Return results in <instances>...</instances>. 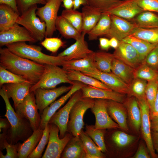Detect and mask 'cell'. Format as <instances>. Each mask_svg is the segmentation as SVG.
<instances>
[{
  "mask_svg": "<svg viewBox=\"0 0 158 158\" xmlns=\"http://www.w3.org/2000/svg\"><path fill=\"white\" fill-rule=\"evenodd\" d=\"M111 24V14L107 12L102 13L95 26L87 34L89 41L96 40L98 37L108 33Z\"/></svg>",
  "mask_w": 158,
  "mask_h": 158,
  "instance_id": "obj_32",
  "label": "cell"
},
{
  "mask_svg": "<svg viewBox=\"0 0 158 158\" xmlns=\"http://www.w3.org/2000/svg\"><path fill=\"white\" fill-rule=\"evenodd\" d=\"M6 47L14 54L42 64L62 66L65 61V57L53 56L45 54L42 51L38 46L20 42L8 44Z\"/></svg>",
  "mask_w": 158,
  "mask_h": 158,
  "instance_id": "obj_3",
  "label": "cell"
},
{
  "mask_svg": "<svg viewBox=\"0 0 158 158\" xmlns=\"http://www.w3.org/2000/svg\"><path fill=\"white\" fill-rule=\"evenodd\" d=\"M69 79L72 81H78L87 85L107 90H112L97 79L74 70H66Z\"/></svg>",
  "mask_w": 158,
  "mask_h": 158,
  "instance_id": "obj_31",
  "label": "cell"
},
{
  "mask_svg": "<svg viewBox=\"0 0 158 158\" xmlns=\"http://www.w3.org/2000/svg\"><path fill=\"white\" fill-rule=\"evenodd\" d=\"M71 89L64 95L46 107L40 115L41 121L39 128L43 130L56 111L77 91L87 85L78 81H74Z\"/></svg>",
  "mask_w": 158,
  "mask_h": 158,
  "instance_id": "obj_15",
  "label": "cell"
},
{
  "mask_svg": "<svg viewBox=\"0 0 158 158\" xmlns=\"http://www.w3.org/2000/svg\"><path fill=\"white\" fill-rule=\"evenodd\" d=\"M20 15L11 7L5 4L0 5V32L8 30L16 23Z\"/></svg>",
  "mask_w": 158,
  "mask_h": 158,
  "instance_id": "obj_29",
  "label": "cell"
},
{
  "mask_svg": "<svg viewBox=\"0 0 158 158\" xmlns=\"http://www.w3.org/2000/svg\"><path fill=\"white\" fill-rule=\"evenodd\" d=\"M126 105L131 123L135 129L138 131L141 125V113L138 101L134 98H130Z\"/></svg>",
  "mask_w": 158,
  "mask_h": 158,
  "instance_id": "obj_37",
  "label": "cell"
},
{
  "mask_svg": "<svg viewBox=\"0 0 158 158\" xmlns=\"http://www.w3.org/2000/svg\"><path fill=\"white\" fill-rule=\"evenodd\" d=\"M94 52L84 58L70 61H65L62 66L65 70H74L83 73L93 71L97 69L94 61Z\"/></svg>",
  "mask_w": 158,
  "mask_h": 158,
  "instance_id": "obj_23",
  "label": "cell"
},
{
  "mask_svg": "<svg viewBox=\"0 0 158 158\" xmlns=\"http://www.w3.org/2000/svg\"><path fill=\"white\" fill-rule=\"evenodd\" d=\"M61 0H49L44 5L38 8L36 13L46 25V37H51L56 30V22Z\"/></svg>",
  "mask_w": 158,
  "mask_h": 158,
  "instance_id": "obj_9",
  "label": "cell"
},
{
  "mask_svg": "<svg viewBox=\"0 0 158 158\" xmlns=\"http://www.w3.org/2000/svg\"><path fill=\"white\" fill-rule=\"evenodd\" d=\"M152 139L154 148L158 153V133L154 132Z\"/></svg>",
  "mask_w": 158,
  "mask_h": 158,
  "instance_id": "obj_60",
  "label": "cell"
},
{
  "mask_svg": "<svg viewBox=\"0 0 158 158\" xmlns=\"http://www.w3.org/2000/svg\"><path fill=\"white\" fill-rule=\"evenodd\" d=\"M82 98L81 89L76 92L70 98L67 103L56 112L50 118L48 123L58 126L59 130V137H64L68 131L67 126L71 110L75 103Z\"/></svg>",
  "mask_w": 158,
  "mask_h": 158,
  "instance_id": "obj_10",
  "label": "cell"
},
{
  "mask_svg": "<svg viewBox=\"0 0 158 158\" xmlns=\"http://www.w3.org/2000/svg\"><path fill=\"white\" fill-rule=\"evenodd\" d=\"M107 102V100L95 99L94 105L91 108L95 118V128L103 130L119 128L118 125L112 120L108 113Z\"/></svg>",
  "mask_w": 158,
  "mask_h": 158,
  "instance_id": "obj_12",
  "label": "cell"
},
{
  "mask_svg": "<svg viewBox=\"0 0 158 158\" xmlns=\"http://www.w3.org/2000/svg\"><path fill=\"white\" fill-rule=\"evenodd\" d=\"M74 83L69 79L66 70L63 68L56 65L45 64L40 79L36 84L32 85L30 92H34L38 88L53 89L61 83H68L72 85Z\"/></svg>",
  "mask_w": 158,
  "mask_h": 158,
  "instance_id": "obj_4",
  "label": "cell"
},
{
  "mask_svg": "<svg viewBox=\"0 0 158 158\" xmlns=\"http://www.w3.org/2000/svg\"><path fill=\"white\" fill-rule=\"evenodd\" d=\"M61 15L80 33H82L83 23L82 12L73 8L65 9L62 11Z\"/></svg>",
  "mask_w": 158,
  "mask_h": 158,
  "instance_id": "obj_39",
  "label": "cell"
},
{
  "mask_svg": "<svg viewBox=\"0 0 158 158\" xmlns=\"http://www.w3.org/2000/svg\"><path fill=\"white\" fill-rule=\"evenodd\" d=\"M158 90V83L156 79L148 81L145 91V97L151 113Z\"/></svg>",
  "mask_w": 158,
  "mask_h": 158,
  "instance_id": "obj_46",
  "label": "cell"
},
{
  "mask_svg": "<svg viewBox=\"0 0 158 158\" xmlns=\"http://www.w3.org/2000/svg\"><path fill=\"white\" fill-rule=\"evenodd\" d=\"M95 99L82 98L73 106L69 116L68 124V131L74 137H79L84 126V115L87 111L93 106Z\"/></svg>",
  "mask_w": 158,
  "mask_h": 158,
  "instance_id": "obj_6",
  "label": "cell"
},
{
  "mask_svg": "<svg viewBox=\"0 0 158 158\" xmlns=\"http://www.w3.org/2000/svg\"><path fill=\"white\" fill-rule=\"evenodd\" d=\"M22 82H28L21 76L9 71L0 66L1 86L6 84Z\"/></svg>",
  "mask_w": 158,
  "mask_h": 158,
  "instance_id": "obj_43",
  "label": "cell"
},
{
  "mask_svg": "<svg viewBox=\"0 0 158 158\" xmlns=\"http://www.w3.org/2000/svg\"><path fill=\"white\" fill-rule=\"evenodd\" d=\"M15 108L19 116L29 121L33 131L39 128L41 117L38 111L34 92H30L23 101Z\"/></svg>",
  "mask_w": 158,
  "mask_h": 158,
  "instance_id": "obj_7",
  "label": "cell"
},
{
  "mask_svg": "<svg viewBox=\"0 0 158 158\" xmlns=\"http://www.w3.org/2000/svg\"><path fill=\"white\" fill-rule=\"evenodd\" d=\"M111 17L110 27L106 35L110 38L114 37L119 41H122L138 27L135 23L115 15L111 14Z\"/></svg>",
  "mask_w": 158,
  "mask_h": 158,
  "instance_id": "obj_17",
  "label": "cell"
},
{
  "mask_svg": "<svg viewBox=\"0 0 158 158\" xmlns=\"http://www.w3.org/2000/svg\"><path fill=\"white\" fill-rule=\"evenodd\" d=\"M47 1H48L49 0H46Z\"/></svg>",
  "mask_w": 158,
  "mask_h": 158,
  "instance_id": "obj_63",
  "label": "cell"
},
{
  "mask_svg": "<svg viewBox=\"0 0 158 158\" xmlns=\"http://www.w3.org/2000/svg\"><path fill=\"white\" fill-rule=\"evenodd\" d=\"M138 27L146 28H158V16L152 12L143 11L133 20Z\"/></svg>",
  "mask_w": 158,
  "mask_h": 158,
  "instance_id": "obj_34",
  "label": "cell"
},
{
  "mask_svg": "<svg viewBox=\"0 0 158 158\" xmlns=\"http://www.w3.org/2000/svg\"><path fill=\"white\" fill-rule=\"evenodd\" d=\"M82 32L87 34L97 24L102 16V13L87 5L83 7Z\"/></svg>",
  "mask_w": 158,
  "mask_h": 158,
  "instance_id": "obj_27",
  "label": "cell"
},
{
  "mask_svg": "<svg viewBox=\"0 0 158 158\" xmlns=\"http://www.w3.org/2000/svg\"><path fill=\"white\" fill-rule=\"evenodd\" d=\"M144 11L158 13V0H135Z\"/></svg>",
  "mask_w": 158,
  "mask_h": 158,
  "instance_id": "obj_51",
  "label": "cell"
},
{
  "mask_svg": "<svg viewBox=\"0 0 158 158\" xmlns=\"http://www.w3.org/2000/svg\"><path fill=\"white\" fill-rule=\"evenodd\" d=\"M79 137L83 142L86 158H103L105 156L90 138L82 130Z\"/></svg>",
  "mask_w": 158,
  "mask_h": 158,
  "instance_id": "obj_35",
  "label": "cell"
},
{
  "mask_svg": "<svg viewBox=\"0 0 158 158\" xmlns=\"http://www.w3.org/2000/svg\"></svg>",
  "mask_w": 158,
  "mask_h": 158,
  "instance_id": "obj_64",
  "label": "cell"
},
{
  "mask_svg": "<svg viewBox=\"0 0 158 158\" xmlns=\"http://www.w3.org/2000/svg\"><path fill=\"white\" fill-rule=\"evenodd\" d=\"M146 80L135 78L130 85V94L138 99L145 97V91L147 83Z\"/></svg>",
  "mask_w": 158,
  "mask_h": 158,
  "instance_id": "obj_44",
  "label": "cell"
},
{
  "mask_svg": "<svg viewBox=\"0 0 158 158\" xmlns=\"http://www.w3.org/2000/svg\"><path fill=\"white\" fill-rule=\"evenodd\" d=\"M151 128L154 132L158 133V114L150 116Z\"/></svg>",
  "mask_w": 158,
  "mask_h": 158,
  "instance_id": "obj_57",
  "label": "cell"
},
{
  "mask_svg": "<svg viewBox=\"0 0 158 158\" xmlns=\"http://www.w3.org/2000/svg\"><path fill=\"white\" fill-rule=\"evenodd\" d=\"M114 58L113 54L102 51L94 52L93 57L97 68L105 73L111 72L112 63Z\"/></svg>",
  "mask_w": 158,
  "mask_h": 158,
  "instance_id": "obj_36",
  "label": "cell"
},
{
  "mask_svg": "<svg viewBox=\"0 0 158 158\" xmlns=\"http://www.w3.org/2000/svg\"><path fill=\"white\" fill-rule=\"evenodd\" d=\"M119 41L115 37H112L109 40V44L111 47L115 49L118 46Z\"/></svg>",
  "mask_w": 158,
  "mask_h": 158,
  "instance_id": "obj_62",
  "label": "cell"
},
{
  "mask_svg": "<svg viewBox=\"0 0 158 158\" xmlns=\"http://www.w3.org/2000/svg\"><path fill=\"white\" fill-rule=\"evenodd\" d=\"M0 95L4 100L6 105V112L4 116L8 120L11 124V127L7 133V141L13 144H16L19 140L24 141L34 132L29 121L19 116L14 111L3 86L0 90Z\"/></svg>",
  "mask_w": 158,
  "mask_h": 158,
  "instance_id": "obj_2",
  "label": "cell"
},
{
  "mask_svg": "<svg viewBox=\"0 0 158 158\" xmlns=\"http://www.w3.org/2000/svg\"><path fill=\"white\" fill-rule=\"evenodd\" d=\"M135 136L121 131H117L112 134V139L119 147H123L133 142L135 139Z\"/></svg>",
  "mask_w": 158,
  "mask_h": 158,
  "instance_id": "obj_47",
  "label": "cell"
},
{
  "mask_svg": "<svg viewBox=\"0 0 158 158\" xmlns=\"http://www.w3.org/2000/svg\"><path fill=\"white\" fill-rule=\"evenodd\" d=\"M62 158L86 157L83 145L79 137H74L68 142L61 154Z\"/></svg>",
  "mask_w": 158,
  "mask_h": 158,
  "instance_id": "obj_28",
  "label": "cell"
},
{
  "mask_svg": "<svg viewBox=\"0 0 158 158\" xmlns=\"http://www.w3.org/2000/svg\"><path fill=\"white\" fill-rule=\"evenodd\" d=\"M121 103L111 100H107V106L110 116L118 125L120 128L127 131V111Z\"/></svg>",
  "mask_w": 158,
  "mask_h": 158,
  "instance_id": "obj_24",
  "label": "cell"
},
{
  "mask_svg": "<svg viewBox=\"0 0 158 158\" xmlns=\"http://www.w3.org/2000/svg\"><path fill=\"white\" fill-rule=\"evenodd\" d=\"M43 130L39 128L24 142L16 143L19 158H27L35 149L40 140Z\"/></svg>",
  "mask_w": 158,
  "mask_h": 158,
  "instance_id": "obj_26",
  "label": "cell"
},
{
  "mask_svg": "<svg viewBox=\"0 0 158 158\" xmlns=\"http://www.w3.org/2000/svg\"><path fill=\"white\" fill-rule=\"evenodd\" d=\"M0 65L32 85L39 81L44 69V65L20 56L7 47L0 49Z\"/></svg>",
  "mask_w": 158,
  "mask_h": 158,
  "instance_id": "obj_1",
  "label": "cell"
},
{
  "mask_svg": "<svg viewBox=\"0 0 158 158\" xmlns=\"http://www.w3.org/2000/svg\"><path fill=\"white\" fill-rule=\"evenodd\" d=\"M11 127V124L8 120L6 118H1L0 119V132H7Z\"/></svg>",
  "mask_w": 158,
  "mask_h": 158,
  "instance_id": "obj_54",
  "label": "cell"
},
{
  "mask_svg": "<svg viewBox=\"0 0 158 158\" xmlns=\"http://www.w3.org/2000/svg\"><path fill=\"white\" fill-rule=\"evenodd\" d=\"M138 99L141 113V127L142 136L151 157L153 158H158V155L155 152L152 141L149 104L145 97Z\"/></svg>",
  "mask_w": 158,
  "mask_h": 158,
  "instance_id": "obj_11",
  "label": "cell"
},
{
  "mask_svg": "<svg viewBox=\"0 0 158 158\" xmlns=\"http://www.w3.org/2000/svg\"><path fill=\"white\" fill-rule=\"evenodd\" d=\"M0 4H5L9 6L20 15L16 0H0Z\"/></svg>",
  "mask_w": 158,
  "mask_h": 158,
  "instance_id": "obj_55",
  "label": "cell"
},
{
  "mask_svg": "<svg viewBox=\"0 0 158 158\" xmlns=\"http://www.w3.org/2000/svg\"><path fill=\"white\" fill-rule=\"evenodd\" d=\"M73 9L77 10L79 8L81 5L85 6L87 5L86 0H73Z\"/></svg>",
  "mask_w": 158,
  "mask_h": 158,
  "instance_id": "obj_59",
  "label": "cell"
},
{
  "mask_svg": "<svg viewBox=\"0 0 158 158\" xmlns=\"http://www.w3.org/2000/svg\"><path fill=\"white\" fill-rule=\"evenodd\" d=\"M71 86H62L57 88L46 89L38 88L34 91L36 103L40 114L47 107L55 101L56 98L63 93L68 92Z\"/></svg>",
  "mask_w": 158,
  "mask_h": 158,
  "instance_id": "obj_14",
  "label": "cell"
},
{
  "mask_svg": "<svg viewBox=\"0 0 158 158\" xmlns=\"http://www.w3.org/2000/svg\"><path fill=\"white\" fill-rule=\"evenodd\" d=\"M82 98L111 100L120 103L124 100L123 95L112 90H107L86 85L81 89Z\"/></svg>",
  "mask_w": 158,
  "mask_h": 158,
  "instance_id": "obj_21",
  "label": "cell"
},
{
  "mask_svg": "<svg viewBox=\"0 0 158 158\" xmlns=\"http://www.w3.org/2000/svg\"><path fill=\"white\" fill-rule=\"evenodd\" d=\"M135 69L114 57L111 65V73L130 86L135 78Z\"/></svg>",
  "mask_w": 158,
  "mask_h": 158,
  "instance_id": "obj_25",
  "label": "cell"
},
{
  "mask_svg": "<svg viewBox=\"0 0 158 158\" xmlns=\"http://www.w3.org/2000/svg\"><path fill=\"white\" fill-rule=\"evenodd\" d=\"M145 60L147 64L151 66L158 65V45L149 53Z\"/></svg>",
  "mask_w": 158,
  "mask_h": 158,
  "instance_id": "obj_52",
  "label": "cell"
},
{
  "mask_svg": "<svg viewBox=\"0 0 158 158\" xmlns=\"http://www.w3.org/2000/svg\"><path fill=\"white\" fill-rule=\"evenodd\" d=\"M50 133L49 125L48 123L43 130L42 136L35 149L28 157V158H40L45 146L48 143Z\"/></svg>",
  "mask_w": 158,
  "mask_h": 158,
  "instance_id": "obj_42",
  "label": "cell"
},
{
  "mask_svg": "<svg viewBox=\"0 0 158 158\" xmlns=\"http://www.w3.org/2000/svg\"><path fill=\"white\" fill-rule=\"evenodd\" d=\"M130 35L150 43H158V28L146 29L137 27Z\"/></svg>",
  "mask_w": 158,
  "mask_h": 158,
  "instance_id": "obj_38",
  "label": "cell"
},
{
  "mask_svg": "<svg viewBox=\"0 0 158 158\" xmlns=\"http://www.w3.org/2000/svg\"><path fill=\"white\" fill-rule=\"evenodd\" d=\"M135 78L149 81L156 79L157 74L148 65L142 63L135 69Z\"/></svg>",
  "mask_w": 158,
  "mask_h": 158,
  "instance_id": "obj_45",
  "label": "cell"
},
{
  "mask_svg": "<svg viewBox=\"0 0 158 158\" xmlns=\"http://www.w3.org/2000/svg\"><path fill=\"white\" fill-rule=\"evenodd\" d=\"M113 54L115 58L135 69L143 63L135 49L130 44L122 41H119Z\"/></svg>",
  "mask_w": 158,
  "mask_h": 158,
  "instance_id": "obj_18",
  "label": "cell"
},
{
  "mask_svg": "<svg viewBox=\"0 0 158 158\" xmlns=\"http://www.w3.org/2000/svg\"><path fill=\"white\" fill-rule=\"evenodd\" d=\"M37 40L24 27L16 23L8 30L0 32V46L2 47L14 43Z\"/></svg>",
  "mask_w": 158,
  "mask_h": 158,
  "instance_id": "obj_13",
  "label": "cell"
},
{
  "mask_svg": "<svg viewBox=\"0 0 158 158\" xmlns=\"http://www.w3.org/2000/svg\"><path fill=\"white\" fill-rule=\"evenodd\" d=\"M158 114V90L154 101L152 109L150 114V116Z\"/></svg>",
  "mask_w": 158,
  "mask_h": 158,
  "instance_id": "obj_58",
  "label": "cell"
},
{
  "mask_svg": "<svg viewBox=\"0 0 158 158\" xmlns=\"http://www.w3.org/2000/svg\"><path fill=\"white\" fill-rule=\"evenodd\" d=\"M87 5L102 12H105L119 3L120 0H86Z\"/></svg>",
  "mask_w": 158,
  "mask_h": 158,
  "instance_id": "obj_41",
  "label": "cell"
},
{
  "mask_svg": "<svg viewBox=\"0 0 158 158\" xmlns=\"http://www.w3.org/2000/svg\"><path fill=\"white\" fill-rule=\"evenodd\" d=\"M32 85L28 82H22L7 83L3 86L8 98L12 99L15 107L20 103L30 92Z\"/></svg>",
  "mask_w": 158,
  "mask_h": 158,
  "instance_id": "obj_22",
  "label": "cell"
},
{
  "mask_svg": "<svg viewBox=\"0 0 158 158\" xmlns=\"http://www.w3.org/2000/svg\"><path fill=\"white\" fill-rule=\"evenodd\" d=\"M85 35L82 32L79 39L57 56L65 57V61H68L84 58L93 53L94 51L89 49L85 40Z\"/></svg>",
  "mask_w": 158,
  "mask_h": 158,
  "instance_id": "obj_19",
  "label": "cell"
},
{
  "mask_svg": "<svg viewBox=\"0 0 158 158\" xmlns=\"http://www.w3.org/2000/svg\"><path fill=\"white\" fill-rule=\"evenodd\" d=\"M99 47L103 50H107L110 48L109 40L106 38L100 37L99 39Z\"/></svg>",
  "mask_w": 158,
  "mask_h": 158,
  "instance_id": "obj_56",
  "label": "cell"
},
{
  "mask_svg": "<svg viewBox=\"0 0 158 158\" xmlns=\"http://www.w3.org/2000/svg\"><path fill=\"white\" fill-rule=\"evenodd\" d=\"M0 149V158H18L16 144L10 143L6 139Z\"/></svg>",
  "mask_w": 158,
  "mask_h": 158,
  "instance_id": "obj_48",
  "label": "cell"
},
{
  "mask_svg": "<svg viewBox=\"0 0 158 158\" xmlns=\"http://www.w3.org/2000/svg\"><path fill=\"white\" fill-rule=\"evenodd\" d=\"M103 129H96L94 125H87L85 133L93 140L102 152H105L106 148L104 140Z\"/></svg>",
  "mask_w": 158,
  "mask_h": 158,
  "instance_id": "obj_40",
  "label": "cell"
},
{
  "mask_svg": "<svg viewBox=\"0 0 158 158\" xmlns=\"http://www.w3.org/2000/svg\"><path fill=\"white\" fill-rule=\"evenodd\" d=\"M55 27L56 30L66 39H73L76 40L80 38L81 35V33L61 15L58 16Z\"/></svg>",
  "mask_w": 158,
  "mask_h": 158,
  "instance_id": "obj_33",
  "label": "cell"
},
{
  "mask_svg": "<svg viewBox=\"0 0 158 158\" xmlns=\"http://www.w3.org/2000/svg\"><path fill=\"white\" fill-rule=\"evenodd\" d=\"M20 15L28 10L33 5L40 4H45L46 0H16Z\"/></svg>",
  "mask_w": 158,
  "mask_h": 158,
  "instance_id": "obj_50",
  "label": "cell"
},
{
  "mask_svg": "<svg viewBox=\"0 0 158 158\" xmlns=\"http://www.w3.org/2000/svg\"><path fill=\"white\" fill-rule=\"evenodd\" d=\"M63 2V6L65 9H70L73 8V0H61Z\"/></svg>",
  "mask_w": 158,
  "mask_h": 158,
  "instance_id": "obj_61",
  "label": "cell"
},
{
  "mask_svg": "<svg viewBox=\"0 0 158 158\" xmlns=\"http://www.w3.org/2000/svg\"><path fill=\"white\" fill-rule=\"evenodd\" d=\"M50 133L48 144L42 158H59L66 145L72 138L70 133L66 134L63 138L59 135V132L57 126L52 123H49Z\"/></svg>",
  "mask_w": 158,
  "mask_h": 158,
  "instance_id": "obj_8",
  "label": "cell"
},
{
  "mask_svg": "<svg viewBox=\"0 0 158 158\" xmlns=\"http://www.w3.org/2000/svg\"><path fill=\"white\" fill-rule=\"evenodd\" d=\"M37 4L32 6L20 15L16 23L26 29L37 40L42 42L45 37L46 25L36 13Z\"/></svg>",
  "mask_w": 158,
  "mask_h": 158,
  "instance_id": "obj_5",
  "label": "cell"
},
{
  "mask_svg": "<svg viewBox=\"0 0 158 158\" xmlns=\"http://www.w3.org/2000/svg\"><path fill=\"white\" fill-rule=\"evenodd\" d=\"M143 11L135 0H123L105 12L125 19L133 20Z\"/></svg>",
  "mask_w": 158,
  "mask_h": 158,
  "instance_id": "obj_20",
  "label": "cell"
},
{
  "mask_svg": "<svg viewBox=\"0 0 158 158\" xmlns=\"http://www.w3.org/2000/svg\"><path fill=\"white\" fill-rule=\"evenodd\" d=\"M122 41L131 44L138 52L143 62L149 53L157 45L150 43L132 35H129Z\"/></svg>",
  "mask_w": 158,
  "mask_h": 158,
  "instance_id": "obj_30",
  "label": "cell"
},
{
  "mask_svg": "<svg viewBox=\"0 0 158 158\" xmlns=\"http://www.w3.org/2000/svg\"><path fill=\"white\" fill-rule=\"evenodd\" d=\"M83 73L99 80L113 91L123 95L130 94L129 85L111 72L105 73L97 69Z\"/></svg>",
  "mask_w": 158,
  "mask_h": 158,
  "instance_id": "obj_16",
  "label": "cell"
},
{
  "mask_svg": "<svg viewBox=\"0 0 158 158\" xmlns=\"http://www.w3.org/2000/svg\"><path fill=\"white\" fill-rule=\"evenodd\" d=\"M41 44L48 51L55 53L60 47L64 46L65 43L58 38L46 37L41 42Z\"/></svg>",
  "mask_w": 158,
  "mask_h": 158,
  "instance_id": "obj_49",
  "label": "cell"
},
{
  "mask_svg": "<svg viewBox=\"0 0 158 158\" xmlns=\"http://www.w3.org/2000/svg\"><path fill=\"white\" fill-rule=\"evenodd\" d=\"M133 158H150V156L144 146L143 144H141Z\"/></svg>",
  "mask_w": 158,
  "mask_h": 158,
  "instance_id": "obj_53",
  "label": "cell"
}]
</instances>
